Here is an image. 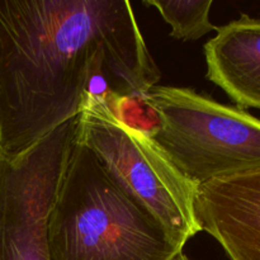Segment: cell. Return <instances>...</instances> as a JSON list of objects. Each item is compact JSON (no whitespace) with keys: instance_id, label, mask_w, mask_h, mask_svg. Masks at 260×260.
<instances>
[{"instance_id":"1","label":"cell","mask_w":260,"mask_h":260,"mask_svg":"<svg viewBox=\"0 0 260 260\" xmlns=\"http://www.w3.org/2000/svg\"><path fill=\"white\" fill-rule=\"evenodd\" d=\"M160 78L129 2L0 0V156L17 159L90 96L121 117Z\"/></svg>"},{"instance_id":"2","label":"cell","mask_w":260,"mask_h":260,"mask_svg":"<svg viewBox=\"0 0 260 260\" xmlns=\"http://www.w3.org/2000/svg\"><path fill=\"white\" fill-rule=\"evenodd\" d=\"M50 260H173L164 226L107 173L76 136L47 221Z\"/></svg>"},{"instance_id":"3","label":"cell","mask_w":260,"mask_h":260,"mask_svg":"<svg viewBox=\"0 0 260 260\" xmlns=\"http://www.w3.org/2000/svg\"><path fill=\"white\" fill-rule=\"evenodd\" d=\"M142 104L155 117L146 132L197 187L260 169V119L245 109L194 89L157 84Z\"/></svg>"},{"instance_id":"4","label":"cell","mask_w":260,"mask_h":260,"mask_svg":"<svg viewBox=\"0 0 260 260\" xmlns=\"http://www.w3.org/2000/svg\"><path fill=\"white\" fill-rule=\"evenodd\" d=\"M78 137L112 179L141 203L184 248L201 233L193 184L145 129L119 118L104 99L90 96L78 116Z\"/></svg>"},{"instance_id":"5","label":"cell","mask_w":260,"mask_h":260,"mask_svg":"<svg viewBox=\"0 0 260 260\" xmlns=\"http://www.w3.org/2000/svg\"><path fill=\"white\" fill-rule=\"evenodd\" d=\"M194 216L231 260H260V169L198 185Z\"/></svg>"},{"instance_id":"6","label":"cell","mask_w":260,"mask_h":260,"mask_svg":"<svg viewBox=\"0 0 260 260\" xmlns=\"http://www.w3.org/2000/svg\"><path fill=\"white\" fill-rule=\"evenodd\" d=\"M207 79L240 108L260 109V19L243 14L205 45Z\"/></svg>"},{"instance_id":"7","label":"cell","mask_w":260,"mask_h":260,"mask_svg":"<svg viewBox=\"0 0 260 260\" xmlns=\"http://www.w3.org/2000/svg\"><path fill=\"white\" fill-rule=\"evenodd\" d=\"M144 4L156 8L165 23L172 27L170 36L177 40L197 41L211 30H217L210 20L212 0H144Z\"/></svg>"},{"instance_id":"8","label":"cell","mask_w":260,"mask_h":260,"mask_svg":"<svg viewBox=\"0 0 260 260\" xmlns=\"http://www.w3.org/2000/svg\"><path fill=\"white\" fill-rule=\"evenodd\" d=\"M173 260H190V259L188 258V256L185 255V254H183V251H182V253H179V254H178V255L175 256V258L173 259Z\"/></svg>"}]
</instances>
